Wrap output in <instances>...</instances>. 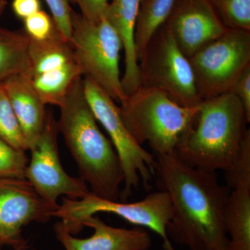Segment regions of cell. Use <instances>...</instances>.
<instances>
[{
	"label": "cell",
	"instance_id": "1",
	"mask_svg": "<svg viewBox=\"0 0 250 250\" xmlns=\"http://www.w3.org/2000/svg\"><path fill=\"white\" fill-rule=\"evenodd\" d=\"M154 174L172 203L170 239L189 250L228 248L225 213L230 191L215 172L192 167L173 153L156 156Z\"/></svg>",
	"mask_w": 250,
	"mask_h": 250
},
{
	"label": "cell",
	"instance_id": "2",
	"mask_svg": "<svg viewBox=\"0 0 250 250\" xmlns=\"http://www.w3.org/2000/svg\"><path fill=\"white\" fill-rule=\"evenodd\" d=\"M59 108V132L76 162L80 179L90 186L93 195L118 200L124 181L121 161L97 124L85 98L83 79L72 85Z\"/></svg>",
	"mask_w": 250,
	"mask_h": 250
},
{
	"label": "cell",
	"instance_id": "3",
	"mask_svg": "<svg viewBox=\"0 0 250 250\" xmlns=\"http://www.w3.org/2000/svg\"><path fill=\"white\" fill-rule=\"evenodd\" d=\"M248 123L243 105L231 92L203 100L195 125L174 154L195 168L228 172L239 152Z\"/></svg>",
	"mask_w": 250,
	"mask_h": 250
},
{
	"label": "cell",
	"instance_id": "4",
	"mask_svg": "<svg viewBox=\"0 0 250 250\" xmlns=\"http://www.w3.org/2000/svg\"><path fill=\"white\" fill-rule=\"evenodd\" d=\"M125 126L136 142L156 156L173 154L196 121L200 104L187 107L154 88L139 87L121 104Z\"/></svg>",
	"mask_w": 250,
	"mask_h": 250
},
{
	"label": "cell",
	"instance_id": "5",
	"mask_svg": "<svg viewBox=\"0 0 250 250\" xmlns=\"http://www.w3.org/2000/svg\"><path fill=\"white\" fill-rule=\"evenodd\" d=\"M98 213H113L127 223L149 229L160 236L164 250H176L167 234L173 213L170 197L165 190L152 192L133 203L105 200L91 192L78 200L63 197L52 217L60 218L69 232L75 235L83 229L82 222L84 219Z\"/></svg>",
	"mask_w": 250,
	"mask_h": 250
},
{
	"label": "cell",
	"instance_id": "6",
	"mask_svg": "<svg viewBox=\"0 0 250 250\" xmlns=\"http://www.w3.org/2000/svg\"><path fill=\"white\" fill-rule=\"evenodd\" d=\"M70 39L82 75L95 82L115 101L124 103L127 95L122 85L120 59L123 45L106 18L88 21L73 10Z\"/></svg>",
	"mask_w": 250,
	"mask_h": 250
},
{
	"label": "cell",
	"instance_id": "7",
	"mask_svg": "<svg viewBox=\"0 0 250 250\" xmlns=\"http://www.w3.org/2000/svg\"><path fill=\"white\" fill-rule=\"evenodd\" d=\"M85 98L97 121L109 136L116 149L124 174V188L120 198L126 201L141 182L146 190L155 173L156 156L136 142L125 126L119 106L115 100L90 79H83Z\"/></svg>",
	"mask_w": 250,
	"mask_h": 250
},
{
	"label": "cell",
	"instance_id": "8",
	"mask_svg": "<svg viewBox=\"0 0 250 250\" xmlns=\"http://www.w3.org/2000/svg\"><path fill=\"white\" fill-rule=\"evenodd\" d=\"M140 87L166 94L181 106H197L199 96L191 65L165 24L152 39L139 60Z\"/></svg>",
	"mask_w": 250,
	"mask_h": 250
},
{
	"label": "cell",
	"instance_id": "9",
	"mask_svg": "<svg viewBox=\"0 0 250 250\" xmlns=\"http://www.w3.org/2000/svg\"><path fill=\"white\" fill-rule=\"evenodd\" d=\"M188 59L202 101L229 93L250 65V31L228 29Z\"/></svg>",
	"mask_w": 250,
	"mask_h": 250
},
{
	"label": "cell",
	"instance_id": "10",
	"mask_svg": "<svg viewBox=\"0 0 250 250\" xmlns=\"http://www.w3.org/2000/svg\"><path fill=\"white\" fill-rule=\"evenodd\" d=\"M58 122L53 113L47 111L43 131L29 146L31 159L25 179L45 201L59 207L57 200L62 195L78 200L90 193L88 185L80 178L65 172L61 163L58 148Z\"/></svg>",
	"mask_w": 250,
	"mask_h": 250
},
{
	"label": "cell",
	"instance_id": "11",
	"mask_svg": "<svg viewBox=\"0 0 250 250\" xmlns=\"http://www.w3.org/2000/svg\"><path fill=\"white\" fill-rule=\"evenodd\" d=\"M57 208L45 201L27 179L0 178V246L27 250L23 228L47 223Z\"/></svg>",
	"mask_w": 250,
	"mask_h": 250
},
{
	"label": "cell",
	"instance_id": "12",
	"mask_svg": "<svg viewBox=\"0 0 250 250\" xmlns=\"http://www.w3.org/2000/svg\"><path fill=\"white\" fill-rule=\"evenodd\" d=\"M165 24L188 59L228 29L208 0H176Z\"/></svg>",
	"mask_w": 250,
	"mask_h": 250
},
{
	"label": "cell",
	"instance_id": "13",
	"mask_svg": "<svg viewBox=\"0 0 250 250\" xmlns=\"http://www.w3.org/2000/svg\"><path fill=\"white\" fill-rule=\"evenodd\" d=\"M82 225L93 229L89 238L72 236L62 221L54 225L56 238L65 250H149L152 247V238L144 228H114L95 215L84 219Z\"/></svg>",
	"mask_w": 250,
	"mask_h": 250
},
{
	"label": "cell",
	"instance_id": "14",
	"mask_svg": "<svg viewBox=\"0 0 250 250\" xmlns=\"http://www.w3.org/2000/svg\"><path fill=\"white\" fill-rule=\"evenodd\" d=\"M2 82L29 149L45 127L46 105L25 75H14Z\"/></svg>",
	"mask_w": 250,
	"mask_h": 250
},
{
	"label": "cell",
	"instance_id": "15",
	"mask_svg": "<svg viewBox=\"0 0 250 250\" xmlns=\"http://www.w3.org/2000/svg\"><path fill=\"white\" fill-rule=\"evenodd\" d=\"M141 0H113L105 18L121 39L125 54V72L122 85L126 95L140 87L139 61L135 47V29Z\"/></svg>",
	"mask_w": 250,
	"mask_h": 250
},
{
	"label": "cell",
	"instance_id": "16",
	"mask_svg": "<svg viewBox=\"0 0 250 250\" xmlns=\"http://www.w3.org/2000/svg\"><path fill=\"white\" fill-rule=\"evenodd\" d=\"M231 190L225 213L228 250H250V187Z\"/></svg>",
	"mask_w": 250,
	"mask_h": 250
},
{
	"label": "cell",
	"instance_id": "17",
	"mask_svg": "<svg viewBox=\"0 0 250 250\" xmlns=\"http://www.w3.org/2000/svg\"><path fill=\"white\" fill-rule=\"evenodd\" d=\"M82 76V69L75 60L53 71L34 77H26L30 81L42 103L59 107L72 85Z\"/></svg>",
	"mask_w": 250,
	"mask_h": 250
},
{
	"label": "cell",
	"instance_id": "18",
	"mask_svg": "<svg viewBox=\"0 0 250 250\" xmlns=\"http://www.w3.org/2000/svg\"><path fill=\"white\" fill-rule=\"evenodd\" d=\"M29 42L24 31L0 27V82L29 71Z\"/></svg>",
	"mask_w": 250,
	"mask_h": 250
},
{
	"label": "cell",
	"instance_id": "19",
	"mask_svg": "<svg viewBox=\"0 0 250 250\" xmlns=\"http://www.w3.org/2000/svg\"><path fill=\"white\" fill-rule=\"evenodd\" d=\"M176 0H141L135 29V47L138 61L156 31L164 24Z\"/></svg>",
	"mask_w": 250,
	"mask_h": 250
},
{
	"label": "cell",
	"instance_id": "20",
	"mask_svg": "<svg viewBox=\"0 0 250 250\" xmlns=\"http://www.w3.org/2000/svg\"><path fill=\"white\" fill-rule=\"evenodd\" d=\"M227 29L250 31V0H208Z\"/></svg>",
	"mask_w": 250,
	"mask_h": 250
},
{
	"label": "cell",
	"instance_id": "21",
	"mask_svg": "<svg viewBox=\"0 0 250 250\" xmlns=\"http://www.w3.org/2000/svg\"><path fill=\"white\" fill-rule=\"evenodd\" d=\"M0 138L16 149H28L2 82H0Z\"/></svg>",
	"mask_w": 250,
	"mask_h": 250
},
{
	"label": "cell",
	"instance_id": "22",
	"mask_svg": "<svg viewBox=\"0 0 250 250\" xmlns=\"http://www.w3.org/2000/svg\"><path fill=\"white\" fill-rule=\"evenodd\" d=\"M28 164L25 151L16 149L0 138V178L25 179Z\"/></svg>",
	"mask_w": 250,
	"mask_h": 250
},
{
	"label": "cell",
	"instance_id": "23",
	"mask_svg": "<svg viewBox=\"0 0 250 250\" xmlns=\"http://www.w3.org/2000/svg\"><path fill=\"white\" fill-rule=\"evenodd\" d=\"M229 187H250V130H247L232 167L226 172Z\"/></svg>",
	"mask_w": 250,
	"mask_h": 250
},
{
	"label": "cell",
	"instance_id": "24",
	"mask_svg": "<svg viewBox=\"0 0 250 250\" xmlns=\"http://www.w3.org/2000/svg\"><path fill=\"white\" fill-rule=\"evenodd\" d=\"M23 22L24 32L34 41L45 40L57 29L52 18L42 10L26 18Z\"/></svg>",
	"mask_w": 250,
	"mask_h": 250
},
{
	"label": "cell",
	"instance_id": "25",
	"mask_svg": "<svg viewBox=\"0 0 250 250\" xmlns=\"http://www.w3.org/2000/svg\"><path fill=\"white\" fill-rule=\"evenodd\" d=\"M59 32L70 41L72 36V8L68 0H45Z\"/></svg>",
	"mask_w": 250,
	"mask_h": 250
},
{
	"label": "cell",
	"instance_id": "26",
	"mask_svg": "<svg viewBox=\"0 0 250 250\" xmlns=\"http://www.w3.org/2000/svg\"><path fill=\"white\" fill-rule=\"evenodd\" d=\"M80 8V14L91 22H97L106 16L108 0H70Z\"/></svg>",
	"mask_w": 250,
	"mask_h": 250
},
{
	"label": "cell",
	"instance_id": "27",
	"mask_svg": "<svg viewBox=\"0 0 250 250\" xmlns=\"http://www.w3.org/2000/svg\"><path fill=\"white\" fill-rule=\"evenodd\" d=\"M230 92L241 102L250 122V65L237 79Z\"/></svg>",
	"mask_w": 250,
	"mask_h": 250
},
{
	"label": "cell",
	"instance_id": "28",
	"mask_svg": "<svg viewBox=\"0 0 250 250\" xmlns=\"http://www.w3.org/2000/svg\"><path fill=\"white\" fill-rule=\"evenodd\" d=\"M13 12L20 19H24L41 10V0H13Z\"/></svg>",
	"mask_w": 250,
	"mask_h": 250
},
{
	"label": "cell",
	"instance_id": "29",
	"mask_svg": "<svg viewBox=\"0 0 250 250\" xmlns=\"http://www.w3.org/2000/svg\"><path fill=\"white\" fill-rule=\"evenodd\" d=\"M8 4V0H0V18L4 14L5 9Z\"/></svg>",
	"mask_w": 250,
	"mask_h": 250
},
{
	"label": "cell",
	"instance_id": "30",
	"mask_svg": "<svg viewBox=\"0 0 250 250\" xmlns=\"http://www.w3.org/2000/svg\"><path fill=\"white\" fill-rule=\"evenodd\" d=\"M228 248H223V249H220V250H228Z\"/></svg>",
	"mask_w": 250,
	"mask_h": 250
},
{
	"label": "cell",
	"instance_id": "31",
	"mask_svg": "<svg viewBox=\"0 0 250 250\" xmlns=\"http://www.w3.org/2000/svg\"></svg>",
	"mask_w": 250,
	"mask_h": 250
}]
</instances>
